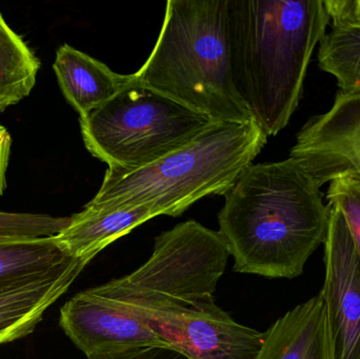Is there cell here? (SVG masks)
<instances>
[{
	"mask_svg": "<svg viewBox=\"0 0 360 359\" xmlns=\"http://www.w3.org/2000/svg\"><path fill=\"white\" fill-rule=\"evenodd\" d=\"M76 259L53 236L0 240V289L46 275Z\"/></svg>",
	"mask_w": 360,
	"mask_h": 359,
	"instance_id": "obj_16",
	"label": "cell"
},
{
	"mask_svg": "<svg viewBox=\"0 0 360 359\" xmlns=\"http://www.w3.org/2000/svg\"><path fill=\"white\" fill-rule=\"evenodd\" d=\"M321 187L292 157L248 167L218 214L233 270L266 278L302 275L329 230L331 208Z\"/></svg>",
	"mask_w": 360,
	"mask_h": 359,
	"instance_id": "obj_1",
	"label": "cell"
},
{
	"mask_svg": "<svg viewBox=\"0 0 360 359\" xmlns=\"http://www.w3.org/2000/svg\"><path fill=\"white\" fill-rule=\"evenodd\" d=\"M39 69V59L0 13V112L29 96Z\"/></svg>",
	"mask_w": 360,
	"mask_h": 359,
	"instance_id": "obj_17",
	"label": "cell"
},
{
	"mask_svg": "<svg viewBox=\"0 0 360 359\" xmlns=\"http://www.w3.org/2000/svg\"><path fill=\"white\" fill-rule=\"evenodd\" d=\"M290 157L321 185L345 173L360 176V93L338 91L331 109L311 117L298 132Z\"/></svg>",
	"mask_w": 360,
	"mask_h": 359,
	"instance_id": "obj_9",
	"label": "cell"
},
{
	"mask_svg": "<svg viewBox=\"0 0 360 359\" xmlns=\"http://www.w3.org/2000/svg\"><path fill=\"white\" fill-rule=\"evenodd\" d=\"M11 148H12V138L10 133L0 124V196L6 191V173H8V164H10Z\"/></svg>",
	"mask_w": 360,
	"mask_h": 359,
	"instance_id": "obj_20",
	"label": "cell"
},
{
	"mask_svg": "<svg viewBox=\"0 0 360 359\" xmlns=\"http://www.w3.org/2000/svg\"><path fill=\"white\" fill-rule=\"evenodd\" d=\"M88 359H190L179 350L170 347H146L113 353L95 354Z\"/></svg>",
	"mask_w": 360,
	"mask_h": 359,
	"instance_id": "obj_19",
	"label": "cell"
},
{
	"mask_svg": "<svg viewBox=\"0 0 360 359\" xmlns=\"http://www.w3.org/2000/svg\"><path fill=\"white\" fill-rule=\"evenodd\" d=\"M59 86L79 118L94 111L117 95L131 82V75H120L90 55L63 44L53 65Z\"/></svg>",
	"mask_w": 360,
	"mask_h": 359,
	"instance_id": "obj_13",
	"label": "cell"
},
{
	"mask_svg": "<svg viewBox=\"0 0 360 359\" xmlns=\"http://www.w3.org/2000/svg\"><path fill=\"white\" fill-rule=\"evenodd\" d=\"M89 263L77 259L46 275L0 289V346L32 334Z\"/></svg>",
	"mask_w": 360,
	"mask_h": 359,
	"instance_id": "obj_11",
	"label": "cell"
},
{
	"mask_svg": "<svg viewBox=\"0 0 360 359\" xmlns=\"http://www.w3.org/2000/svg\"><path fill=\"white\" fill-rule=\"evenodd\" d=\"M255 359H334L333 341L323 295L300 303L266 332Z\"/></svg>",
	"mask_w": 360,
	"mask_h": 359,
	"instance_id": "obj_12",
	"label": "cell"
},
{
	"mask_svg": "<svg viewBox=\"0 0 360 359\" xmlns=\"http://www.w3.org/2000/svg\"><path fill=\"white\" fill-rule=\"evenodd\" d=\"M321 290L334 359H360V261L342 211L330 204Z\"/></svg>",
	"mask_w": 360,
	"mask_h": 359,
	"instance_id": "obj_8",
	"label": "cell"
},
{
	"mask_svg": "<svg viewBox=\"0 0 360 359\" xmlns=\"http://www.w3.org/2000/svg\"><path fill=\"white\" fill-rule=\"evenodd\" d=\"M229 256L218 232L184 221L158 236L151 257L136 271L92 290L114 306L160 297L214 296Z\"/></svg>",
	"mask_w": 360,
	"mask_h": 359,
	"instance_id": "obj_6",
	"label": "cell"
},
{
	"mask_svg": "<svg viewBox=\"0 0 360 359\" xmlns=\"http://www.w3.org/2000/svg\"><path fill=\"white\" fill-rule=\"evenodd\" d=\"M357 8H359V13L360 15V0H357Z\"/></svg>",
	"mask_w": 360,
	"mask_h": 359,
	"instance_id": "obj_21",
	"label": "cell"
},
{
	"mask_svg": "<svg viewBox=\"0 0 360 359\" xmlns=\"http://www.w3.org/2000/svg\"><path fill=\"white\" fill-rule=\"evenodd\" d=\"M331 29L319 42V67L338 80L340 92L360 93V15L357 0H325Z\"/></svg>",
	"mask_w": 360,
	"mask_h": 359,
	"instance_id": "obj_15",
	"label": "cell"
},
{
	"mask_svg": "<svg viewBox=\"0 0 360 359\" xmlns=\"http://www.w3.org/2000/svg\"><path fill=\"white\" fill-rule=\"evenodd\" d=\"M216 122L179 101L131 82L79 118L82 139L109 168L130 171L179 151Z\"/></svg>",
	"mask_w": 360,
	"mask_h": 359,
	"instance_id": "obj_5",
	"label": "cell"
},
{
	"mask_svg": "<svg viewBox=\"0 0 360 359\" xmlns=\"http://www.w3.org/2000/svg\"><path fill=\"white\" fill-rule=\"evenodd\" d=\"M156 216L158 213L147 204L103 210L84 207L53 240L70 256L91 261L112 242Z\"/></svg>",
	"mask_w": 360,
	"mask_h": 359,
	"instance_id": "obj_14",
	"label": "cell"
},
{
	"mask_svg": "<svg viewBox=\"0 0 360 359\" xmlns=\"http://www.w3.org/2000/svg\"><path fill=\"white\" fill-rule=\"evenodd\" d=\"M115 308L141 320L190 359H255L264 343V333L235 322L213 295L160 297Z\"/></svg>",
	"mask_w": 360,
	"mask_h": 359,
	"instance_id": "obj_7",
	"label": "cell"
},
{
	"mask_svg": "<svg viewBox=\"0 0 360 359\" xmlns=\"http://www.w3.org/2000/svg\"><path fill=\"white\" fill-rule=\"evenodd\" d=\"M330 21L325 0H229L233 82L266 136L283 130L297 109Z\"/></svg>",
	"mask_w": 360,
	"mask_h": 359,
	"instance_id": "obj_2",
	"label": "cell"
},
{
	"mask_svg": "<svg viewBox=\"0 0 360 359\" xmlns=\"http://www.w3.org/2000/svg\"><path fill=\"white\" fill-rule=\"evenodd\" d=\"M268 136L254 120L216 122L200 136L162 159L135 170L109 168L86 208L147 204L176 217L197 200L224 195L260 153Z\"/></svg>",
	"mask_w": 360,
	"mask_h": 359,
	"instance_id": "obj_4",
	"label": "cell"
},
{
	"mask_svg": "<svg viewBox=\"0 0 360 359\" xmlns=\"http://www.w3.org/2000/svg\"><path fill=\"white\" fill-rule=\"evenodd\" d=\"M135 84L215 122L253 120L233 82L229 0H170L158 42Z\"/></svg>",
	"mask_w": 360,
	"mask_h": 359,
	"instance_id": "obj_3",
	"label": "cell"
},
{
	"mask_svg": "<svg viewBox=\"0 0 360 359\" xmlns=\"http://www.w3.org/2000/svg\"><path fill=\"white\" fill-rule=\"evenodd\" d=\"M59 325L86 358L137 348L169 347L141 320L120 312L92 289L78 293L63 306Z\"/></svg>",
	"mask_w": 360,
	"mask_h": 359,
	"instance_id": "obj_10",
	"label": "cell"
},
{
	"mask_svg": "<svg viewBox=\"0 0 360 359\" xmlns=\"http://www.w3.org/2000/svg\"><path fill=\"white\" fill-rule=\"evenodd\" d=\"M328 200L342 211L360 261V176L345 173L330 181Z\"/></svg>",
	"mask_w": 360,
	"mask_h": 359,
	"instance_id": "obj_18",
	"label": "cell"
}]
</instances>
